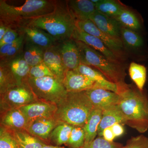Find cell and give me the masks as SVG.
<instances>
[{
  "label": "cell",
  "instance_id": "8992f818",
  "mask_svg": "<svg viewBox=\"0 0 148 148\" xmlns=\"http://www.w3.org/2000/svg\"><path fill=\"white\" fill-rule=\"evenodd\" d=\"M27 82L39 101L57 106L68 93L63 83L55 77H45L40 78L29 77Z\"/></svg>",
  "mask_w": 148,
  "mask_h": 148
},
{
  "label": "cell",
  "instance_id": "30bf717a",
  "mask_svg": "<svg viewBox=\"0 0 148 148\" xmlns=\"http://www.w3.org/2000/svg\"><path fill=\"white\" fill-rule=\"evenodd\" d=\"M17 29L20 34L23 35L25 42L37 46L44 50L58 42L47 32L37 27L27 24Z\"/></svg>",
  "mask_w": 148,
  "mask_h": 148
},
{
  "label": "cell",
  "instance_id": "ffe728a7",
  "mask_svg": "<svg viewBox=\"0 0 148 148\" xmlns=\"http://www.w3.org/2000/svg\"><path fill=\"white\" fill-rule=\"evenodd\" d=\"M69 10L76 21H86L96 10L91 0L67 1Z\"/></svg>",
  "mask_w": 148,
  "mask_h": 148
},
{
  "label": "cell",
  "instance_id": "4fadbf2b",
  "mask_svg": "<svg viewBox=\"0 0 148 148\" xmlns=\"http://www.w3.org/2000/svg\"><path fill=\"white\" fill-rule=\"evenodd\" d=\"M85 92L94 108L103 110L117 105L121 99L119 94L101 88H92Z\"/></svg>",
  "mask_w": 148,
  "mask_h": 148
},
{
  "label": "cell",
  "instance_id": "5bb4252c",
  "mask_svg": "<svg viewBox=\"0 0 148 148\" xmlns=\"http://www.w3.org/2000/svg\"><path fill=\"white\" fill-rule=\"evenodd\" d=\"M89 19L102 32L114 38L122 40V26L115 18L106 16L96 10Z\"/></svg>",
  "mask_w": 148,
  "mask_h": 148
},
{
  "label": "cell",
  "instance_id": "d6a6232c",
  "mask_svg": "<svg viewBox=\"0 0 148 148\" xmlns=\"http://www.w3.org/2000/svg\"><path fill=\"white\" fill-rule=\"evenodd\" d=\"M85 142V133L83 127L74 126L66 145L70 148H80Z\"/></svg>",
  "mask_w": 148,
  "mask_h": 148
},
{
  "label": "cell",
  "instance_id": "f546056e",
  "mask_svg": "<svg viewBox=\"0 0 148 148\" xmlns=\"http://www.w3.org/2000/svg\"><path fill=\"white\" fill-rule=\"evenodd\" d=\"M17 85L18 82L8 65L0 63V94Z\"/></svg>",
  "mask_w": 148,
  "mask_h": 148
},
{
  "label": "cell",
  "instance_id": "3957f363",
  "mask_svg": "<svg viewBox=\"0 0 148 148\" xmlns=\"http://www.w3.org/2000/svg\"><path fill=\"white\" fill-rule=\"evenodd\" d=\"M76 21L67 1H58L53 12L34 19L27 24L42 29L57 42H61L73 38L76 27Z\"/></svg>",
  "mask_w": 148,
  "mask_h": 148
},
{
  "label": "cell",
  "instance_id": "2e32d148",
  "mask_svg": "<svg viewBox=\"0 0 148 148\" xmlns=\"http://www.w3.org/2000/svg\"><path fill=\"white\" fill-rule=\"evenodd\" d=\"M58 42L44 50L43 62L55 77L63 83L66 71L58 50Z\"/></svg>",
  "mask_w": 148,
  "mask_h": 148
},
{
  "label": "cell",
  "instance_id": "9a60e30c",
  "mask_svg": "<svg viewBox=\"0 0 148 148\" xmlns=\"http://www.w3.org/2000/svg\"><path fill=\"white\" fill-rule=\"evenodd\" d=\"M63 84L68 92H79L92 88L95 82L75 71H67Z\"/></svg>",
  "mask_w": 148,
  "mask_h": 148
},
{
  "label": "cell",
  "instance_id": "44dd1931",
  "mask_svg": "<svg viewBox=\"0 0 148 148\" xmlns=\"http://www.w3.org/2000/svg\"><path fill=\"white\" fill-rule=\"evenodd\" d=\"M117 123L125 125V120L117 105L103 110L102 119L98 127V136L102 137L104 129Z\"/></svg>",
  "mask_w": 148,
  "mask_h": 148
},
{
  "label": "cell",
  "instance_id": "603a6c76",
  "mask_svg": "<svg viewBox=\"0 0 148 148\" xmlns=\"http://www.w3.org/2000/svg\"><path fill=\"white\" fill-rule=\"evenodd\" d=\"M24 37L20 34L13 42L5 45L0 47V63H6L16 58L23 53Z\"/></svg>",
  "mask_w": 148,
  "mask_h": 148
},
{
  "label": "cell",
  "instance_id": "277c9868",
  "mask_svg": "<svg viewBox=\"0 0 148 148\" xmlns=\"http://www.w3.org/2000/svg\"><path fill=\"white\" fill-rule=\"evenodd\" d=\"M93 109L85 91L68 92L57 105L54 117L60 123L84 127Z\"/></svg>",
  "mask_w": 148,
  "mask_h": 148
},
{
  "label": "cell",
  "instance_id": "60d3db41",
  "mask_svg": "<svg viewBox=\"0 0 148 148\" xmlns=\"http://www.w3.org/2000/svg\"><path fill=\"white\" fill-rule=\"evenodd\" d=\"M8 27L2 22H0V40L2 39L4 36Z\"/></svg>",
  "mask_w": 148,
  "mask_h": 148
},
{
  "label": "cell",
  "instance_id": "836d02e7",
  "mask_svg": "<svg viewBox=\"0 0 148 148\" xmlns=\"http://www.w3.org/2000/svg\"><path fill=\"white\" fill-rule=\"evenodd\" d=\"M0 148H20L11 130L0 126Z\"/></svg>",
  "mask_w": 148,
  "mask_h": 148
},
{
  "label": "cell",
  "instance_id": "e0dca14e",
  "mask_svg": "<svg viewBox=\"0 0 148 148\" xmlns=\"http://www.w3.org/2000/svg\"><path fill=\"white\" fill-rule=\"evenodd\" d=\"M75 71L86 76L94 81L95 84L93 88H102L119 95L120 89L119 86L107 79L99 71H96L90 66L82 64H80Z\"/></svg>",
  "mask_w": 148,
  "mask_h": 148
},
{
  "label": "cell",
  "instance_id": "7c38bea8",
  "mask_svg": "<svg viewBox=\"0 0 148 148\" xmlns=\"http://www.w3.org/2000/svg\"><path fill=\"white\" fill-rule=\"evenodd\" d=\"M59 53L66 71H75L81 64L79 51L73 38L58 42Z\"/></svg>",
  "mask_w": 148,
  "mask_h": 148
},
{
  "label": "cell",
  "instance_id": "4316f807",
  "mask_svg": "<svg viewBox=\"0 0 148 148\" xmlns=\"http://www.w3.org/2000/svg\"><path fill=\"white\" fill-rule=\"evenodd\" d=\"M44 52L40 48L25 41L23 56L25 61L31 67L43 62Z\"/></svg>",
  "mask_w": 148,
  "mask_h": 148
},
{
  "label": "cell",
  "instance_id": "f1b7e54d",
  "mask_svg": "<svg viewBox=\"0 0 148 148\" xmlns=\"http://www.w3.org/2000/svg\"><path fill=\"white\" fill-rule=\"evenodd\" d=\"M95 4L96 10L113 18H115L125 8L119 3L112 0H99Z\"/></svg>",
  "mask_w": 148,
  "mask_h": 148
},
{
  "label": "cell",
  "instance_id": "ba28073f",
  "mask_svg": "<svg viewBox=\"0 0 148 148\" xmlns=\"http://www.w3.org/2000/svg\"><path fill=\"white\" fill-rule=\"evenodd\" d=\"M76 26L83 32L101 40L107 47L121 58L124 47L122 40L114 38L102 32L90 19L86 21H76Z\"/></svg>",
  "mask_w": 148,
  "mask_h": 148
},
{
  "label": "cell",
  "instance_id": "52a82bcc",
  "mask_svg": "<svg viewBox=\"0 0 148 148\" xmlns=\"http://www.w3.org/2000/svg\"><path fill=\"white\" fill-rule=\"evenodd\" d=\"M38 101L27 82L11 88L0 94V112L20 108Z\"/></svg>",
  "mask_w": 148,
  "mask_h": 148
},
{
  "label": "cell",
  "instance_id": "8fae6325",
  "mask_svg": "<svg viewBox=\"0 0 148 148\" xmlns=\"http://www.w3.org/2000/svg\"><path fill=\"white\" fill-rule=\"evenodd\" d=\"M72 38L75 40L84 43L103 54L111 61L117 64H121L120 57L107 47V46L97 37L86 34L76 27Z\"/></svg>",
  "mask_w": 148,
  "mask_h": 148
},
{
  "label": "cell",
  "instance_id": "5b68a950",
  "mask_svg": "<svg viewBox=\"0 0 148 148\" xmlns=\"http://www.w3.org/2000/svg\"><path fill=\"white\" fill-rule=\"evenodd\" d=\"M75 41L79 51L81 64L97 69L107 79L117 84L121 92L127 87L128 84L125 82L126 73L121 64L111 61L82 42Z\"/></svg>",
  "mask_w": 148,
  "mask_h": 148
},
{
  "label": "cell",
  "instance_id": "6da1fadb",
  "mask_svg": "<svg viewBox=\"0 0 148 148\" xmlns=\"http://www.w3.org/2000/svg\"><path fill=\"white\" fill-rule=\"evenodd\" d=\"M57 1L27 0L24 4L16 6L0 1V22L8 27L17 29L30 21L51 13L55 10Z\"/></svg>",
  "mask_w": 148,
  "mask_h": 148
},
{
  "label": "cell",
  "instance_id": "cb8c5ba5",
  "mask_svg": "<svg viewBox=\"0 0 148 148\" xmlns=\"http://www.w3.org/2000/svg\"><path fill=\"white\" fill-rule=\"evenodd\" d=\"M102 115L103 110L94 108L86 124L83 127L85 133V143L92 142L98 136V127L101 122Z\"/></svg>",
  "mask_w": 148,
  "mask_h": 148
},
{
  "label": "cell",
  "instance_id": "7a4b0ae2",
  "mask_svg": "<svg viewBox=\"0 0 148 148\" xmlns=\"http://www.w3.org/2000/svg\"><path fill=\"white\" fill-rule=\"evenodd\" d=\"M117 104L123 115L125 124L140 133L148 130V98L144 90L128 85L120 94Z\"/></svg>",
  "mask_w": 148,
  "mask_h": 148
},
{
  "label": "cell",
  "instance_id": "e575fe53",
  "mask_svg": "<svg viewBox=\"0 0 148 148\" xmlns=\"http://www.w3.org/2000/svg\"><path fill=\"white\" fill-rule=\"evenodd\" d=\"M123 147L121 143L108 142L103 137L98 136L92 142L85 143L80 148H122Z\"/></svg>",
  "mask_w": 148,
  "mask_h": 148
},
{
  "label": "cell",
  "instance_id": "ac0fdd59",
  "mask_svg": "<svg viewBox=\"0 0 148 148\" xmlns=\"http://www.w3.org/2000/svg\"><path fill=\"white\" fill-rule=\"evenodd\" d=\"M0 114V126L11 131L27 130V119L19 108L10 109Z\"/></svg>",
  "mask_w": 148,
  "mask_h": 148
},
{
  "label": "cell",
  "instance_id": "d6986e66",
  "mask_svg": "<svg viewBox=\"0 0 148 148\" xmlns=\"http://www.w3.org/2000/svg\"><path fill=\"white\" fill-rule=\"evenodd\" d=\"M60 123L54 117L41 119L33 122L27 127V130L48 145V140L50 133Z\"/></svg>",
  "mask_w": 148,
  "mask_h": 148
},
{
  "label": "cell",
  "instance_id": "1f68e13d",
  "mask_svg": "<svg viewBox=\"0 0 148 148\" xmlns=\"http://www.w3.org/2000/svg\"><path fill=\"white\" fill-rule=\"evenodd\" d=\"M122 27L136 31L141 28L140 21L132 12L124 8L115 17Z\"/></svg>",
  "mask_w": 148,
  "mask_h": 148
},
{
  "label": "cell",
  "instance_id": "74e56055",
  "mask_svg": "<svg viewBox=\"0 0 148 148\" xmlns=\"http://www.w3.org/2000/svg\"><path fill=\"white\" fill-rule=\"evenodd\" d=\"M20 36L18 29L8 27L2 39L0 40V47L5 45L13 42Z\"/></svg>",
  "mask_w": 148,
  "mask_h": 148
},
{
  "label": "cell",
  "instance_id": "4dcf8cb0",
  "mask_svg": "<svg viewBox=\"0 0 148 148\" xmlns=\"http://www.w3.org/2000/svg\"><path fill=\"white\" fill-rule=\"evenodd\" d=\"M121 38L123 46L130 49H138L143 45V38L139 34L135 31L122 27Z\"/></svg>",
  "mask_w": 148,
  "mask_h": 148
},
{
  "label": "cell",
  "instance_id": "9c48e42d",
  "mask_svg": "<svg viewBox=\"0 0 148 148\" xmlns=\"http://www.w3.org/2000/svg\"><path fill=\"white\" fill-rule=\"evenodd\" d=\"M19 109L27 119V128L36 120L54 117L57 106L52 103L38 101Z\"/></svg>",
  "mask_w": 148,
  "mask_h": 148
},
{
  "label": "cell",
  "instance_id": "83f0119b",
  "mask_svg": "<svg viewBox=\"0 0 148 148\" xmlns=\"http://www.w3.org/2000/svg\"><path fill=\"white\" fill-rule=\"evenodd\" d=\"M129 74L130 78L139 90H144L147 80V71L143 65L132 62L130 65Z\"/></svg>",
  "mask_w": 148,
  "mask_h": 148
},
{
  "label": "cell",
  "instance_id": "b9f144b4",
  "mask_svg": "<svg viewBox=\"0 0 148 148\" xmlns=\"http://www.w3.org/2000/svg\"><path fill=\"white\" fill-rule=\"evenodd\" d=\"M42 148H70L69 147H62L61 146H56L51 145H45Z\"/></svg>",
  "mask_w": 148,
  "mask_h": 148
},
{
  "label": "cell",
  "instance_id": "d4e9b609",
  "mask_svg": "<svg viewBox=\"0 0 148 148\" xmlns=\"http://www.w3.org/2000/svg\"><path fill=\"white\" fill-rule=\"evenodd\" d=\"M74 126L65 123L58 125L50 133L48 140V145L51 143L53 146L66 145Z\"/></svg>",
  "mask_w": 148,
  "mask_h": 148
},
{
  "label": "cell",
  "instance_id": "f35d334b",
  "mask_svg": "<svg viewBox=\"0 0 148 148\" xmlns=\"http://www.w3.org/2000/svg\"><path fill=\"white\" fill-rule=\"evenodd\" d=\"M102 137L105 140L110 142H114V139L116 137L114 135L111 127H108L104 129L103 132Z\"/></svg>",
  "mask_w": 148,
  "mask_h": 148
},
{
  "label": "cell",
  "instance_id": "7402d4cb",
  "mask_svg": "<svg viewBox=\"0 0 148 148\" xmlns=\"http://www.w3.org/2000/svg\"><path fill=\"white\" fill-rule=\"evenodd\" d=\"M5 63L8 65L18 85L27 82L31 67L24 59L23 53L10 61Z\"/></svg>",
  "mask_w": 148,
  "mask_h": 148
},
{
  "label": "cell",
  "instance_id": "8d00e7d4",
  "mask_svg": "<svg viewBox=\"0 0 148 148\" xmlns=\"http://www.w3.org/2000/svg\"><path fill=\"white\" fill-rule=\"evenodd\" d=\"M122 148H148V138L143 135L132 137Z\"/></svg>",
  "mask_w": 148,
  "mask_h": 148
},
{
  "label": "cell",
  "instance_id": "ab89813d",
  "mask_svg": "<svg viewBox=\"0 0 148 148\" xmlns=\"http://www.w3.org/2000/svg\"><path fill=\"white\" fill-rule=\"evenodd\" d=\"M111 127L116 137H119L124 133V127L123 125L120 123H115Z\"/></svg>",
  "mask_w": 148,
  "mask_h": 148
},
{
  "label": "cell",
  "instance_id": "d590c367",
  "mask_svg": "<svg viewBox=\"0 0 148 148\" xmlns=\"http://www.w3.org/2000/svg\"><path fill=\"white\" fill-rule=\"evenodd\" d=\"M45 77H55L43 62L31 67L29 72V77L40 78Z\"/></svg>",
  "mask_w": 148,
  "mask_h": 148
},
{
  "label": "cell",
  "instance_id": "484cf974",
  "mask_svg": "<svg viewBox=\"0 0 148 148\" xmlns=\"http://www.w3.org/2000/svg\"><path fill=\"white\" fill-rule=\"evenodd\" d=\"M12 131L20 148H42L47 145L26 130Z\"/></svg>",
  "mask_w": 148,
  "mask_h": 148
}]
</instances>
